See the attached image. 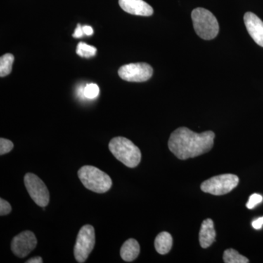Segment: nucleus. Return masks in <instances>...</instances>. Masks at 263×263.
Wrapping results in <instances>:
<instances>
[{
	"mask_svg": "<svg viewBox=\"0 0 263 263\" xmlns=\"http://www.w3.org/2000/svg\"><path fill=\"white\" fill-rule=\"evenodd\" d=\"M214 138L215 134L212 131L196 133L187 127H179L171 133L168 148L179 160H187L210 152Z\"/></svg>",
	"mask_w": 263,
	"mask_h": 263,
	"instance_id": "f257e3e1",
	"label": "nucleus"
},
{
	"mask_svg": "<svg viewBox=\"0 0 263 263\" xmlns=\"http://www.w3.org/2000/svg\"><path fill=\"white\" fill-rule=\"evenodd\" d=\"M109 149L118 160L133 168L141 160V152L138 146L124 137H116L109 143Z\"/></svg>",
	"mask_w": 263,
	"mask_h": 263,
	"instance_id": "f03ea898",
	"label": "nucleus"
},
{
	"mask_svg": "<svg viewBox=\"0 0 263 263\" xmlns=\"http://www.w3.org/2000/svg\"><path fill=\"white\" fill-rule=\"evenodd\" d=\"M78 176L83 185L97 193H105L112 186V180L106 173L91 165L81 167Z\"/></svg>",
	"mask_w": 263,
	"mask_h": 263,
	"instance_id": "7ed1b4c3",
	"label": "nucleus"
},
{
	"mask_svg": "<svg viewBox=\"0 0 263 263\" xmlns=\"http://www.w3.org/2000/svg\"><path fill=\"white\" fill-rule=\"evenodd\" d=\"M192 19L195 32L202 39L209 41L219 34L217 19L209 10L202 8H195L192 12Z\"/></svg>",
	"mask_w": 263,
	"mask_h": 263,
	"instance_id": "20e7f679",
	"label": "nucleus"
},
{
	"mask_svg": "<svg viewBox=\"0 0 263 263\" xmlns=\"http://www.w3.org/2000/svg\"><path fill=\"white\" fill-rule=\"evenodd\" d=\"M239 183V178L236 175L227 174L214 176L201 183V190L213 195H224L234 190Z\"/></svg>",
	"mask_w": 263,
	"mask_h": 263,
	"instance_id": "39448f33",
	"label": "nucleus"
},
{
	"mask_svg": "<svg viewBox=\"0 0 263 263\" xmlns=\"http://www.w3.org/2000/svg\"><path fill=\"white\" fill-rule=\"evenodd\" d=\"M95 245V228L90 224L83 226L79 230L74 247V256L79 263L86 262Z\"/></svg>",
	"mask_w": 263,
	"mask_h": 263,
	"instance_id": "423d86ee",
	"label": "nucleus"
},
{
	"mask_svg": "<svg viewBox=\"0 0 263 263\" xmlns=\"http://www.w3.org/2000/svg\"><path fill=\"white\" fill-rule=\"evenodd\" d=\"M24 184L33 201L41 207L49 203L50 194L46 185L35 174L28 173L24 176Z\"/></svg>",
	"mask_w": 263,
	"mask_h": 263,
	"instance_id": "0eeeda50",
	"label": "nucleus"
},
{
	"mask_svg": "<svg viewBox=\"0 0 263 263\" xmlns=\"http://www.w3.org/2000/svg\"><path fill=\"white\" fill-rule=\"evenodd\" d=\"M118 73L121 79L129 82H144L152 78L153 68L144 62L131 63L122 66Z\"/></svg>",
	"mask_w": 263,
	"mask_h": 263,
	"instance_id": "6e6552de",
	"label": "nucleus"
},
{
	"mask_svg": "<svg viewBox=\"0 0 263 263\" xmlns=\"http://www.w3.org/2000/svg\"><path fill=\"white\" fill-rule=\"evenodd\" d=\"M37 243L35 235L32 232L27 230L13 238L11 243V250L19 258H24L35 249Z\"/></svg>",
	"mask_w": 263,
	"mask_h": 263,
	"instance_id": "1a4fd4ad",
	"label": "nucleus"
},
{
	"mask_svg": "<svg viewBox=\"0 0 263 263\" xmlns=\"http://www.w3.org/2000/svg\"><path fill=\"white\" fill-rule=\"evenodd\" d=\"M246 27L254 42L263 47V22L257 15L247 12L243 17Z\"/></svg>",
	"mask_w": 263,
	"mask_h": 263,
	"instance_id": "9d476101",
	"label": "nucleus"
},
{
	"mask_svg": "<svg viewBox=\"0 0 263 263\" xmlns=\"http://www.w3.org/2000/svg\"><path fill=\"white\" fill-rule=\"evenodd\" d=\"M119 4L124 11L132 15L150 16L154 10L143 0H119Z\"/></svg>",
	"mask_w": 263,
	"mask_h": 263,
	"instance_id": "9b49d317",
	"label": "nucleus"
},
{
	"mask_svg": "<svg viewBox=\"0 0 263 263\" xmlns=\"http://www.w3.org/2000/svg\"><path fill=\"white\" fill-rule=\"evenodd\" d=\"M215 238L216 231L214 221L212 219H205L202 221L199 233V241L202 248H209L215 241Z\"/></svg>",
	"mask_w": 263,
	"mask_h": 263,
	"instance_id": "f8f14e48",
	"label": "nucleus"
},
{
	"mask_svg": "<svg viewBox=\"0 0 263 263\" xmlns=\"http://www.w3.org/2000/svg\"><path fill=\"white\" fill-rule=\"evenodd\" d=\"M139 254V243L133 238L126 240L120 250L121 257L126 262H133L138 257Z\"/></svg>",
	"mask_w": 263,
	"mask_h": 263,
	"instance_id": "ddd939ff",
	"label": "nucleus"
},
{
	"mask_svg": "<svg viewBox=\"0 0 263 263\" xmlns=\"http://www.w3.org/2000/svg\"><path fill=\"white\" fill-rule=\"evenodd\" d=\"M173 247V238L167 232H162L157 235L155 240V247L160 254L168 253Z\"/></svg>",
	"mask_w": 263,
	"mask_h": 263,
	"instance_id": "4468645a",
	"label": "nucleus"
},
{
	"mask_svg": "<svg viewBox=\"0 0 263 263\" xmlns=\"http://www.w3.org/2000/svg\"><path fill=\"white\" fill-rule=\"evenodd\" d=\"M14 56L12 53H6L0 58V76L2 78L9 75L12 71Z\"/></svg>",
	"mask_w": 263,
	"mask_h": 263,
	"instance_id": "2eb2a0df",
	"label": "nucleus"
},
{
	"mask_svg": "<svg viewBox=\"0 0 263 263\" xmlns=\"http://www.w3.org/2000/svg\"><path fill=\"white\" fill-rule=\"evenodd\" d=\"M223 259L226 263H248L249 260L245 256L233 249H228L224 251Z\"/></svg>",
	"mask_w": 263,
	"mask_h": 263,
	"instance_id": "dca6fc26",
	"label": "nucleus"
},
{
	"mask_svg": "<svg viewBox=\"0 0 263 263\" xmlns=\"http://www.w3.org/2000/svg\"><path fill=\"white\" fill-rule=\"evenodd\" d=\"M97 48L92 46L86 44L84 42H80L76 48V53L79 56L84 58H91L95 57L97 53Z\"/></svg>",
	"mask_w": 263,
	"mask_h": 263,
	"instance_id": "f3484780",
	"label": "nucleus"
},
{
	"mask_svg": "<svg viewBox=\"0 0 263 263\" xmlns=\"http://www.w3.org/2000/svg\"><path fill=\"white\" fill-rule=\"evenodd\" d=\"M99 92H100V89L96 84H88L85 86L84 95L86 98H96L98 96Z\"/></svg>",
	"mask_w": 263,
	"mask_h": 263,
	"instance_id": "a211bd4d",
	"label": "nucleus"
},
{
	"mask_svg": "<svg viewBox=\"0 0 263 263\" xmlns=\"http://www.w3.org/2000/svg\"><path fill=\"white\" fill-rule=\"evenodd\" d=\"M13 142L5 138H0V155H3L9 153L13 148Z\"/></svg>",
	"mask_w": 263,
	"mask_h": 263,
	"instance_id": "6ab92c4d",
	"label": "nucleus"
},
{
	"mask_svg": "<svg viewBox=\"0 0 263 263\" xmlns=\"http://www.w3.org/2000/svg\"><path fill=\"white\" fill-rule=\"evenodd\" d=\"M262 200L263 197L262 195H259V194H253V195L249 197L248 202L247 203V207L249 209H252L256 205L262 202Z\"/></svg>",
	"mask_w": 263,
	"mask_h": 263,
	"instance_id": "aec40b11",
	"label": "nucleus"
},
{
	"mask_svg": "<svg viewBox=\"0 0 263 263\" xmlns=\"http://www.w3.org/2000/svg\"><path fill=\"white\" fill-rule=\"evenodd\" d=\"M12 208L10 204L4 199H0V215L5 216L9 214L11 212Z\"/></svg>",
	"mask_w": 263,
	"mask_h": 263,
	"instance_id": "412c9836",
	"label": "nucleus"
},
{
	"mask_svg": "<svg viewBox=\"0 0 263 263\" xmlns=\"http://www.w3.org/2000/svg\"><path fill=\"white\" fill-rule=\"evenodd\" d=\"M84 35V30H83V27H81V24H78L77 27L75 29V32L73 33L72 36L76 38L82 37Z\"/></svg>",
	"mask_w": 263,
	"mask_h": 263,
	"instance_id": "4be33fe9",
	"label": "nucleus"
},
{
	"mask_svg": "<svg viewBox=\"0 0 263 263\" xmlns=\"http://www.w3.org/2000/svg\"><path fill=\"white\" fill-rule=\"evenodd\" d=\"M252 226L253 227L254 229H261L263 226V216L262 217L259 218V219H256V220L252 221Z\"/></svg>",
	"mask_w": 263,
	"mask_h": 263,
	"instance_id": "5701e85b",
	"label": "nucleus"
},
{
	"mask_svg": "<svg viewBox=\"0 0 263 263\" xmlns=\"http://www.w3.org/2000/svg\"><path fill=\"white\" fill-rule=\"evenodd\" d=\"M83 30H84V34L87 36L92 35L93 32H94L92 27L88 25L83 26Z\"/></svg>",
	"mask_w": 263,
	"mask_h": 263,
	"instance_id": "b1692460",
	"label": "nucleus"
},
{
	"mask_svg": "<svg viewBox=\"0 0 263 263\" xmlns=\"http://www.w3.org/2000/svg\"><path fill=\"white\" fill-rule=\"evenodd\" d=\"M27 263H42L43 262V260L42 257H32V258L28 259V260L26 262Z\"/></svg>",
	"mask_w": 263,
	"mask_h": 263,
	"instance_id": "393cba45",
	"label": "nucleus"
}]
</instances>
